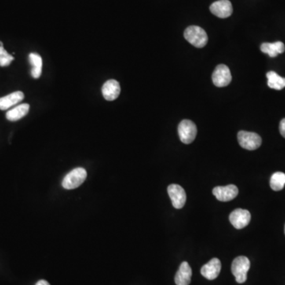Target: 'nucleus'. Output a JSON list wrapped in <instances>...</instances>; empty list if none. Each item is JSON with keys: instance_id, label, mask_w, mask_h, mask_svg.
<instances>
[{"instance_id": "nucleus-1", "label": "nucleus", "mask_w": 285, "mask_h": 285, "mask_svg": "<svg viewBox=\"0 0 285 285\" xmlns=\"http://www.w3.org/2000/svg\"><path fill=\"white\" fill-rule=\"evenodd\" d=\"M184 37L187 41L197 48H203L207 45L209 38L206 32L200 26H188L184 30Z\"/></svg>"}, {"instance_id": "nucleus-2", "label": "nucleus", "mask_w": 285, "mask_h": 285, "mask_svg": "<svg viewBox=\"0 0 285 285\" xmlns=\"http://www.w3.org/2000/svg\"><path fill=\"white\" fill-rule=\"evenodd\" d=\"M87 173L82 167L75 168L67 173L62 181V186L65 189H74L80 186L86 180Z\"/></svg>"}, {"instance_id": "nucleus-3", "label": "nucleus", "mask_w": 285, "mask_h": 285, "mask_svg": "<svg viewBox=\"0 0 285 285\" xmlns=\"http://www.w3.org/2000/svg\"><path fill=\"white\" fill-rule=\"evenodd\" d=\"M250 261L247 257L240 256L234 260L231 265V272L235 276L236 281L244 283L247 279V272L250 269Z\"/></svg>"}, {"instance_id": "nucleus-4", "label": "nucleus", "mask_w": 285, "mask_h": 285, "mask_svg": "<svg viewBox=\"0 0 285 285\" xmlns=\"http://www.w3.org/2000/svg\"><path fill=\"white\" fill-rule=\"evenodd\" d=\"M178 135L183 144H189L194 142L198 134L195 124L189 120H183L178 125Z\"/></svg>"}, {"instance_id": "nucleus-5", "label": "nucleus", "mask_w": 285, "mask_h": 285, "mask_svg": "<svg viewBox=\"0 0 285 285\" xmlns=\"http://www.w3.org/2000/svg\"><path fill=\"white\" fill-rule=\"evenodd\" d=\"M238 140L242 148L249 151L257 149L261 145V138L259 135L246 131H240L238 133Z\"/></svg>"}, {"instance_id": "nucleus-6", "label": "nucleus", "mask_w": 285, "mask_h": 285, "mask_svg": "<svg viewBox=\"0 0 285 285\" xmlns=\"http://www.w3.org/2000/svg\"><path fill=\"white\" fill-rule=\"evenodd\" d=\"M231 71L228 66L220 64L217 66L213 74V82L217 87H224L231 83Z\"/></svg>"}, {"instance_id": "nucleus-7", "label": "nucleus", "mask_w": 285, "mask_h": 285, "mask_svg": "<svg viewBox=\"0 0 285 285\" xmlns=\"http://www.w3.org/2000/svg\"><path fill=\"white\" fill-rule=\"evenodd\" d=\"M167 192L173 208L182 209L186 202V194L184 192V188L179 184H171L168 186Z\"/></svg>"}, {"instance_id": "nucleus-8", "label": "nucleus", "mask_w": 285, "mask_h": 285, "mask_svg": "<svg viewBox=\"0 0 285 285\" xmlns=\"http://www.w3.org/2000/svg\"><path fill=\"white\" fill-rule=\"evenodd\" d=\"M230 222L236 229H242L250 224L251 215L245 209H237L230 214Z\"/></svg>"}, {"instance_id": "nucleus-9", "label": "nucleus", "mask_w": 285, "mask_h": 285, "mask_svg": "<svg viewBox=\"0 0 285 285\" xmlns=\"http://www.w3.org/2000/svg\"><path fill=\"white\" fill-rule=\"evenodd\" d=\"M213 195L220 202H227L235 199L239 194V188L235 184H229L227 186L215 187L213 190Z\"/></svg>"}, {"instance_id": "nucleus-10", "label": "nucleus", "mask_w": 285, "mask_h": 285, "mask_svg": "<svg viewBox=\"0 0 285 285\" xmlns=\"http://www.w3.org/2000/svg\"><path fill=\"white\" fill-rule=\"evenodd\" d=\"M210 11L216 17L226 19L231 16L233 8L229 0H219L211 5Z\"/></svg>"}, {"instance_id": "nucleus-11", "label": "nucleus", "mask_w": 285, "mask_h": 285, "mask_svg": "<svg viewBox=\"0 0 285 285\" xmlns=\"http://www.w3.org/2000/svg\"><path fill=\"white\" fill-rule=\"evenodd\" d=\"M221 270V262L218 258H213L202 268V276L209 280H213L218 277Z\"/></svg>"}, {"instance_id": "nucleus-12", "label": "nucleus", "mask_w": 285, "mask_h": 285, "mask_svg": "<svg viewBox=\"0 0 285 285\" xmlns=\"http://www.w3.org/2000/svg\"><path fill=\"white\" fill-rule=\"evenodd\" d=\"M120 93H121V86L117 80L110 79L105 82L103 85V97L107 101H114L119 97Z\"/></svg>"}, {"instance_id": "nucleus-13", "label": "nucleus", "mask_w": 285, "mask_h": 285, "mask_svg": "<svg viewBox=\"0 0 285 285\" xmlns=\"http://www.w3.org/2000/svg\"><path fill=\"white\" fill-rule=\"evenodd\" d=\"M192 269L186 261H183L179 267L178 271L175 275V283L177 285H188L191 282Z\"/></svg>"}, {"instance_id": "nucleus-14", "label": "nucleus", "mask_w": 285, "mask_h": 285, "mask_svg": "<svg viewBox=\"0 0 285 285\" xmlns=\"http://www.w3.org/2000/svg\"><path fill=\"white\" fill-rule=\"evenodd\" d=\"M24 97V93L23 92L16 91L1 98L0 99V110H8L23 101Z\"/></svg>"}, {"instance_id": "nucleus-15", "label": "nucleus", "mask_w": 285, "mask_h": 285, "mask_svg": "<svg viewBox=\"0 0 285 285\" xmlns=\"http://www.w3.org/2000/svg\"><path fill=\"white\" fill-rule=\"evenodd\" d=\"M261 51L270 57H276L278 54H281L284 52L285 46L281 41H276L274 43H263L261 45Z\"/></svg>"}, {"instance_id": "nucleus-16", "label": "nucleus", "mask_w": 285, "mask_h": 285, "mask_svg": "<svg viewBox=\"0 0 285 285\" xmlns=\"http://www.w3.org/2000/svg\"><path fill=\"white\" fill-rule=\"evenodd\" d=\"M30 110V105L21 104L12 109L7 113L6 118L10 121H17L27 115Z\"/></svg>"}, {"instance_id": "nucleus-17", "label": "nucleus", "mask_w": 285, "mask_h": 285, "mask_svg": "<svg viewBox=\"0 0 285 285\" xmlns=\"http://www.w3.org/2000/svg\"><path fill=\"white\" fill-rule=\"evenodd\" d=\"M29 60L32 66L31 75L34 78L41 77L42 73V58L38 53H30Z\"/></svg>"}, {"instance_id": "nucleus-18", "label": "nucleus", "mask_w": 285, "mask_h": 285, "mask_svg": "<svg viewBox=\"0 0 285 285\" xmlns=\"http://www.w3.org/2000/svg\"><path fill=\"white\" fill-rule=\"evenodd\" d=\"M266 76L268 78V86L271 89L280 90L285 87V78L279 76L275 71H268Z\"/></svg>"}, {"instance_id": "nucleus-19", "label": "nucleus", "mask_w": 285, "mask_h": 285, "mask_svg": "<svg viewBox=\"0 0 285 285\" xmlns=\"http://www.w3.org/2000/svg\"><path fill=\"white\" fill-rule=\"evenodd\" d=\"M285 185V173L276 172L273 173L270 179V187L274 191L282 190Z\"/></svg>"}, {"instance_id": "nucleus-20", "label": "nucleus", "mask_w": 285, "mask_h": 285, "mask_svg": "<svg viewBox=\"0 0 285 285\" xmlns=\"http://www.w3.org/2000/svg\"><path fill=\"white\" fill-rule=\"evenodd\" d=\"M14 59H15L14 56L9 54L4 47H0V66L1 67H7L10 65Z\"/></svg>"}, {"instance_id": "nucleus-21", "label": "nucleus", "mask_w": 285, "mask_h": 285, "mask_svg": "<svg viewBox=\"0 0 285 285\" xmlns=\"http://www.w3.org/2000/svg\"><path fill=\"white\" fill-rule=\"evenodd\" d=\"M279 133L285 138V118H283L279 123Z\"/></svg>"}, {"instance_id": "nucleus-22", "label": "nucleus", "mask_w": 285, "mask_h": 285, "mask_svg": "<svg viewBox=\"0 0 285 285\" xmlns=\"http://www.w3.org/2000/svg\"><path fill=\"white\" fill-rule=\"evenodd\" d=\"M35 285H50L49 283V282L46 281L45 279H41L38 283H36Z\"/></svg>"}, {"instance_id": "nucleus-23", "label": "nucleus", "mask_w": 285, "mask_h": 285, "mask_svg": "<svg viewBox=\"0 0 285 285\" xmlns=\"http://www.w3.org/2000/svg\"><path fill=\"white\" fill-rule=\"evenodd\" d=\"M0 47H4L2 41H0Z\"/></svg>"}, {"instance_id": "nucleus-24", "label": "nucleus", "mask_w": 285, "mask_h": 285, "mask_svg": "<svg viewBox=\"0 0 285 285\" xmlns=\"http://www.w3.org/2000/svg\"><path fill=\"white\" fill-rule=\"evenodd\" d=\"M284 233H285V227H284Z\"/></svg>"}]
</instances>
